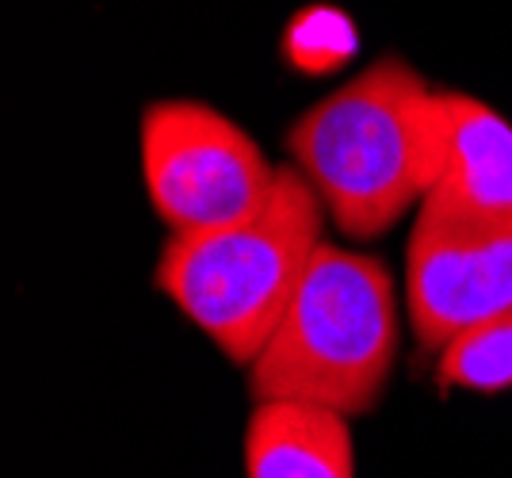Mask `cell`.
Instances as JSON below:
<instances>
[{
    "label": "cell",
    "mask_w": 512,
    "mask_h": 478,
    "mask_svg": "<svg viewBox=\"0 0 512 478\" xmlns=\"http://www.w3.org/2000/svg\"><path fill=\"white\" fill-rule=\"evenodd\" d=\"M279 54L302 77H329L360 54V31L337 4H306L283 27Z\"/></svg>",
    "instance_id": "9c48e42d"
},
{
    "label": "cell",
    "mask_w": 512,
    "mask_h": 478,
    "mask_svg": "<svg viewBox=\"0 0 512 478\" xmlns=\"http://www.w3.org/2000/svg\"><path fill=\"white\" fill-rule=\"evenodd\" d=\"M352 417L310 402H256L245 478H356Z\"/></svg>",
    "instance_id": "52a82bcc"
},
{
    "label": "cell",
    "mask_w": 512,
    "mask_h": 478,
    "mask_svg": "<svg viewBox=\"0 0 512 478\" xmlns=\"http://www.w3.org/2000/svg\"><path fill=\"white\" fill-rule=\"evenodd\" d=\"M142 180L169 234L218 230L253 215L276 184L256 138L199 100H157L142 111Z\"/></svg>",
    "instance_id": "277c9868"
},
{
    "label": "cell",
    "mask_w": 512,
    "mask_h": 478,
    "mask_svg": "<svg viewBox=\"0 0 512 478\" xmlns=\"http://www.w3.org/2000/svg\"><path fill=\"white\" fill-rule=\"evenodd\" d=\"M287 153L344 238H383L432 188L436 88L406 58L383 54L302 111Z\"/></svg>",
    "instance_id": "6da1fadb"
},
{
    "label": "cell",
    "mask_w": 512,
    "mask_h": 478,
    "mask_svg": "<svg viewBox=\"0 0 512 478\" xmlns=\"http://www.w3.org/2000/svg\"><path fill=\"white\" fill-rule=\"evenodd\" d=\"M406 310L432 352L512 314V218H470L421 203L406 245Z\"/></svg>",
    "instance_id": "5b68a950"
},
{
    "label": "cell",
    "mask_w": 512,
    "mask_h": 478,
    "mask_svg": "<svg viewBox=\"0 0 512 478\" xmlns=\"http://www.w3.org/2000/svg\"><path fill=\"white\" fill-rule=\"evenodd\" d=\"M321 226L318 192L295 165H279L272 192L253 215L218 230L169 234L153 287L234 368H249L321 249Z\"/></svg>",
    "instance_id": "7a4b0ae2"
},
{
    "label": "cell",
    "mask_w": 512,
    "mask_h": 478,
    "mask_svg": "<svg viewBox=\"0 0 512 478\" xmlns=\"http://www.w3.org/2000/svg\"><path fill=\"white\" fill-rule=\"evenodd\" d=\"M425 203L512 218V123L467 92L436 88V176Z\"/></svg>",
    "instance_id": "8992f818"
},
{
    "label": "cell",
    "mask_w": 512,
    "mask_h": 478,
    "mask_svg": "<svg viewBox=\"0 0 512 478\" xmlns=\"http://www.w3.org/2000/svg\"><path fill=\"white\" fill-rule=\"evenodd\" d=\"M436 383L444 391L470 394L512 391V314L467 329L440 348Z\"/></svg>",
    "instance_id": "ba28073f"
},
{
    "label": "cell",
    "mask_w": 512,
    "mask_h": 478,
    "mask_svg": "<svg viewBox=\"0 0 512 478\" xmlns=\"http://www.w3.org/2000/svg\"><path fill=\"white\" fill-rule=\"evenodd\" d=\"M402 314L386 264L321 241L272 341L249 364L253 402H310L367 417L398 364Z\"/></svg>",
    "instance_id": "3957f363"
}]
</instances>
